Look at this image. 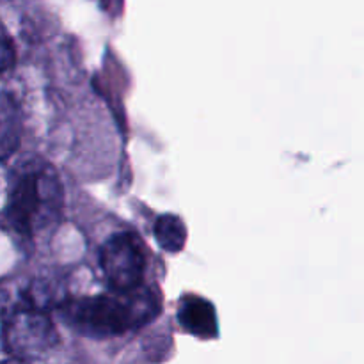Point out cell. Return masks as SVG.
I'll return each mask as SVG.
<instances>
[{"label": "cell", "mask_w": 364, "mask_h": 364, "mask_svg": "<svg viewBox=\"0 0 364 364\" xmlns=\"http://www.w3.org/2000/svg\"><path fill=\"white\" fill-rule=\"evenodd\" d=\"M21 109L11 95H0V160H7L21 142Z\"/></svg>", "instance_id": "8992f818"}, {"label": "cell", "mask_w": 364, "mask_h": 364, "mask_svg": "<svg viewBox=\"0 0 364 364\" xmlns=\"http://www.w3.org/2000/svg\"><path fill=\"white\" fill-rule=\"evenodd\" d=\"M155 238L164 251L176 255L185 247L187 228L176 215H162L155 223Z\"/></svg>", "instance_id": "52a82bcc"}, {"label": "cell", "mask_w": 364, "mask_h": 364, "mask_svg": "<svg viewBox=\"0 0 364 364\" xmlns=\"http://www.w3.org/2000/svg\"><path fill=\"white\" fill-rule=\"evenodd\" d=\"M63 210V187L55 171L28 166L18 174L9 192L7 215L20 233L32 235L57 220Z\"/></svg>", "instance_id": "7a4b0ae2"}, {"label": "cell", "mask_w": 364, "mask_h": 364, "mask_svg": "<svg viewBox=\"0 0 364 364\" xmlns=\"http://www.w3.org/2000/svg\"><path fill=\"white\" fill-rule=\"evenodd\" d=\"M0 364H27V361H23V359H7V361H0Z\"/></svg>", "instance_id": "9c48e42d"}, {"label": "cell", "mask_w": 364, "mask_h": 364, "mask_svg": "<svg viewBox=\"0 0 364 364\" xmlns=\"http://www.w3.org/2000/svg\"><path fill=\"white\" fill-rule=\"evenodd\" d=\"M100 265L112 290L128 291L141 287L146 270V249L135 233H117L103 244Z\"/></svg>", "instance_id": "277c9868"}, {"label": "cell", "mask_w": 364, "mask_h": 364, "mask_svg": "<svg viewBox=\"0 0 364 364\" xmlns=\"http://www.w3.org/2000/svg\"><path fill=\"white\" fill-rule=\"evenodd\" d=\"M180 323L199 338H213L217 334L215 309L205 299L198 295H188L180 302L178 311Z\"/></svg>", "instance_id": "5b68a950"}, {"label": "cell", "mask_w": 364, "mask_h": 364, "mask_svg": "<svg viewBox=\"0 0 364 364\" xmlns=\"http://www.w3.org/2000/svg\"><path fill=\"white\" fill-rule=\"evenodd\" d=\"M2 338L6 350L23 361L43 358L59 341V334L48 313L27 304L11 313L4 323Z\"/></svg>", "instance_id": "3957f363"}, {"label": "cell", "mask_w": 364, "mask_h": 364, "mask_svg": "<svg viewBox=\"0 0 364 364\" xmlns=\"http://www.w3.org/2000/svg\"><path fill=\"white\" fill-rule=\"evenodd\" d=\"M14 59H16V52H14L13 41L6 34V31L0 28V73L9 70L14 64Z\"/></svg>", "instance_id": "ba28073f"}, {"label": "cell", "mask_w": 364, "mask_h": 364, "mask_svg": "<svg viewBox=\"0 0 364 364\" xmlns=\"http://www.w3.org/2000/svg\"><path fill=\"white\" fill-rule=\"evenodd\" d=\"M71 323L82 333L96 338L117 336L146 326L159 313L156 295L148 288L137 287L114 295H98L66 304Z\"/></svg>", "instance_id": "6da1fadb"}]
</instances>
